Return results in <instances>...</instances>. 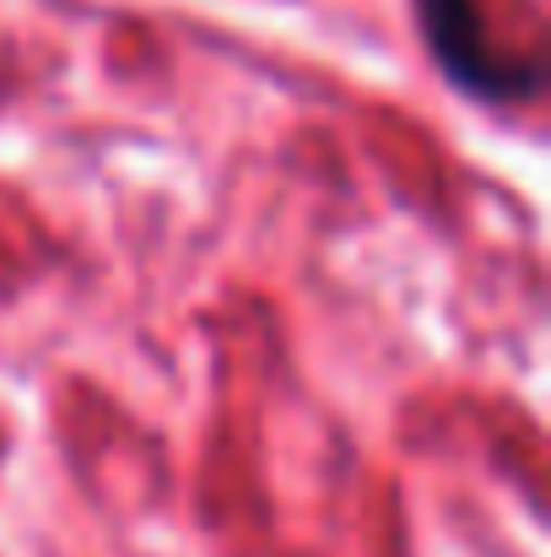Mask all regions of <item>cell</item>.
I'll return each mask as SVG.
<instances>
[{
	"mask_svg": "<svg viewBox=\"0 0 551 557\" xmlns=\"http://www.w3.org/2000/svg\"><path fill=\"white\" fill-rule=\"evenodd\" d=\"M422 22H427V38H433V54L476 92H519L498 60L487 54V38H481V16H476V0H422Z\"/></svg>",
	"mask_w": 551,
	"mask_h": 557,
	"instance_id": "6da1fadb",
	"label": "cell"
}]
</instances>
